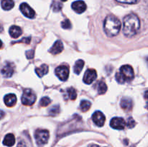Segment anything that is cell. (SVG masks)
Masks as SVG:
<instances>
[{"label": "cell", "mask_w": 148, "mask_h": 147, "mask_svg": "<svg viewBox=\"0 0 148 147\" xmlns=\"http://www.w3.org/2000/svg\"><path fill=\"white\" fill-rule=\"evenodd\" d=\"M90 147H100V146H98V145H95V144H94V145L91 146Z\"/></svg>", "instance_id": "obj_34"}, {"label": "cell", "mask_w": 148, "mask_h": 147, "mask_svg": "<svg viewBox=\"0 0 148 147\" xmlns=\"http://www.w3.org/2000/svg\"><path fill=\"white\" fill-rule=\"evenodd\" d=\"M4 101L5 105L9 108L14 106L17 102V97L14 94H8L4 98Z\"/></svg>", "instance_id": "obj_15"}, {"label": "cell", "mask_w": 148, "mask_h": 147, "mask_svg": "<svg viewBox=\"0 0 148 147\" xmlns=\"http://www.w3.org/2000/svg\"><path fill=\"white\" fill-rule=\"evenodd\" d=\"M1 7L4 10H10L14 7V3L13 0H1Z\"/></svg>", "instance_id": "obj_19"}, {"label": "cell", "mask_w": 148, "mask_h": 147, "mask_svg": "<svg viewBox=\"0 0 148 147\" xmlns=\"http://www.w3.org/2000/svg\"><path fill=\"white\" fill-rule=\"evenodd\" d=\"M103 27L106 35L108 37H114L118 35L121 30V23L116 16L108 15L106 17Z\"/></svg>", "instance_id": "obj_2"}, {"label": "cell", "mask_w": 148, "mask_h": 147, "mask_svg": "<svg viewBox=\"0 0 148 147\" xmlns=\"http://www.w3.org/2000/svg\"><path fill=\"white\" fill-rule=\"evenodd\" d=\"M61 1H67V0H61Z\"/></svg>", "instance_id": "obj_35"}, {"label": "cell", "mask_w": 148, "mask_h": 147, "mask_svg": "<svg viewBox=\"0 0 148 147\" xmlns=\"http://www.w3.org/2000/svg\"><path fill=\"white\" fill-rule=\"evenodd\" d=\"M26 56H27V59H33V56H34V51L32 50L27 51L26 52Z\"/></svg>", "instance_id": "obj_30"}, {"label": "cell", "mask_w": 148, "mask_h": 147, "mask_svg": "<svg viewBox=\"0 0 148 147\" xmlns=\"http://www.w3.org/2000/svg\"><path fill=\"white\" fill-rule=\"evenodd\" d=\"M116 1H119V2L120 3H123V4H137L140 0H116Z\"/></svg>", "instance_id": "obj_28"}, {"label": "cell", "mask_w": 148, "mask_h": 147, "mask_svg": "<svg viewBox=\"0 0 148 147\" xmlns=\"http://www.w3.org/2000/svg\"><path fill=\"white\" fill-rule=\"evenodd\" d=\"M48 71H49V66L46 64L41 65L40 67L37 68L36 69V74H37V75L39 77H42L44 75H46L48 73Z\"/></svg>", "instance_id": "obj_18"}, {"label": "cell", "mask_w": 148, "mask_h": 147, "mask_svg": "<svg viewBox=\"0 0 148 147\" xmlns=\"http://www.w3.org/2000/svg\"><path fill=\"white\" fill-rule=\"evenodd\" d=\"M9 33H10V36L12 37H13V38H17V37H19L22 35L23 30L18 26L13 25L9 30Z\"/></svg>", "instance_id": "obj_16"}, {"label": "cell", "mask_w": 148, "mask_h": 147, "mask_svg": "<svg viewBox=\"0 0 148 147\" xmlns=\"http://www.w3.org/2000/svg\"><path fill=\"white\" fill-rule=\"evenodd\" d=\"M107 91V86L106 84V83L103 81L98 83V92L99 95H103L104 93H106Z\"/></svg>", "instance_id": "obj_22"}, {"label": "cell", "mask_w": 148, "mask_h": 147, "mask_svg": "<svg viewBox=\"0 0 148 147\" xmlns=\"http://www.w3.org/2000/svg\"><path fill=\"white\" fill-rule=\"evenodd\" d=\"M140 28V21L136 14H130L126 16L123 21V33L124 35L132 37L137 34Z\"/></svg>", "instance_id": "obj_1"}, {"label": "cell", "mask_w": 148, "mask_h": 147, "mask_svg": "<svg viewBox=\"0 0 148 147\" xmlns=\"http://www.w3.org/2000/svg\"><path fill=\"white\" fill-rule=\"evenodd\" d=\"M59 113V105H54L49 110V114L52 116L58 115Z\"/></svg>", "instance_id": "obj_25"}, {"label": "cell", "mask_w": 148, "mask_h": 147, "mask_svg": "<svg viewBox=\"0 0 148 147\" xmlns=\"http://www.w3.org/2000/svg\"><path fill=\"white\" fill-rule=\"evenodd\" d=\"M145 99L148 102V90L145 92Z\"/></svg>", "instance_id": "obj_33"}, {"label": "cell", "mask_w": 148, "mask_h": 147, "mask_svg": "<svg viewBox=\"0 0 148 147\" xmlns=\"http://www.w3.org/2000/svg\"><path fill=\"white\" fill-rule=\"evenodd\" d=\"M15 143V138L14 135L12 133H8L7 135H5L3 141V144L4 145L7 146H12Z\"/></svg>", "instance_id": "obj_17"}, {"label": "cell", "mask_w": 148, "mask_h": 147, "mask_svg": "<svg viewBox=\"0 0 148 147\" xmlns=\"http://www.w3.org/2000/svg\"><path fill=\"white\" fill-rule=\"evenodd\" d=\"M61 25H62V27L64 29H66V30H68V29H70L72 27V24H71V22L69 21V20L68 19H65L61 23Z\"/></svg>", "instance_id": "obj_26"}, {"label": "cell", "mask_w": 148, "mask_h": 147, "mask_svg": "<svg viewBox=\"0 0 148 147\" xmlns=\"http://www.w3.org/2000/svg\"><path fill=\"white\" fill-rule=\"evenodd\" d=\"M35 138L38 146L47 144L49 138V133L46 130H38L35 133Z\"/></svg>", "instance_id": "obj_5"}, {"label": "cell", "mask_w": 148, "mask_h": 147, "mask_svg": "<svg viewBox=\"0 0 148 147\" xmlns=\"http://www.w3.org/2000/svg\"><path fill=\"white\" fill-rule=\"evenodd\" d=\"M97 78V73L95 69H89L85 71L83 77V81L87 84H90Z\"/></svg>", "instance_id": "obj_9"}, {"label": "cell", "mask_w": 148, "mask_h": 147, "mask_svg": "<svg viewBox=\"0 0 148 147\" xmlns=\"http://www.w3.org/2000/svg\"><path fill=\"white\" fill-rule=\"evenodd\" d=\"M62 4L59 2V1H54L52 4V9H53V12H59L62 10Z\"/></svg>", "instance_id": "obj_24"}, {"label": "cell", "mask_w": 148, "mask_h": 147, "mask_svg": "<svg viewBox=\"0 0 148 147\" xmlns=\"http://www.w3.org/2000/svg\"><path fill=\"white\" fill-rule=\"evenodd\" d=\"M110 125L112 128L116 130H123L126 126V122L124 118L116 117L111 119L110 122Z\"/></svg>", "instance_id": "obj_8"}, {"label": "cell", "mask_w": 148, "mask_h": 147, "mask_svg": "<svg viewBox=\"0 0 148 147\" xmlns=\"http://www.w3.org/2000/svg\"><path fill=\"white\" fill-rule=\"evenodd\" d=\"M121 108L126 111H130L132 109L133 102L132 99L130 97H124L121 99V103H120Z\"/></svg>", "instance_id": "obj_14"}, {"label": "cell", "mask_w": 148, "mask_h": 147, "mask_svg": "<svg viewBox=\"0 0 148 147\" xmlns=\"http://www.w3.org/2000/svg\"><path fill=\"white\" fill-rule=\"evenodd\" d=\"M14 66L12 63H7L1 69V74L4 77H11L14 74Z\"/></svg>", "instance_id": "obj_12"}, {"label": "cell", "mask_w": 148, "mask_h": 147, "mask_svg": "<svg viewBox=\"0 0 148 147\" xmlns=\"http://www.w3.org/2000/svg\"><path fill=\"white\" fill-rule=\"evenodd\" d=\"M84 65H85V62H84V61L82 60L77 61L75 66H74V72H75L76 74L77 75L79 74L81 71L82 70V68L84 67Z\"/></svg>", "instance_id": "obj_20"}, {"label": "cell", "mask_w": 148, "mask_h": 147, "mask_svg": "<svg viewBox=\"0 0 148 147\" xmlns=\"http://www.w3.org/2000/svg\"><path fill=\"white\" fill-rule=\"evenodd\" d=\"M72 8L77 14H82V13H83L86 10L87 6L83 1L78 0V1H74L72 3Z\"/></svg>", "instance_id": "obj_11"}, {"label": "cell", "mask_w": 148, "mask_h": 147, "mask_svg": "<svg viewBox=\"0 0 148 147\" xmlns=\"http://www.w3.org/2000/svg\"><path fill=\"white\" fill-rule=\"evenodd\" d=\"M64 50V45L61 40H56L49 50V52L53 55H57Z\"/></svg>", "instance_id": "obj_13"}, {"label": "cell", "mask_w": 148, "mask_h": 147, "mask_svg": "<svg viewBox=\"0 0 148 147\" xmlns=\"http://www.w3.org/2000/svg\"><path fill=\"white\" fill-rule=\"evenodd\" d=\"M135 124H136L135 121H134V120L132 118H129L128 121H127V126H128L129 128H133V127H134Z\"/></svg>", "instance_id": "obj_29"}, {"label": "cell", "mask_w": 148, "mask_h": 147, "mask_svg": "<svg viewBox=\"0 0 148 147\" xmlns=\"http://www.w3.org/2000/svg\"><path fill=\"white\" fill-rule=\"evenodd\" d=\"M91 103L88 100H82L80 102V109L82 112H87L90 108Z\"/></svg>", "instance_id": "obj_23"}, {"label": "cell", "mask_w": 148, "mask_h": 147, "mask_svg": "<svg viewBox=\"0 0 148 147\" xmlns=\"http://www.w3.org/2000/svg\"><path fill=\"white\" fill-rule=\"evenodd\" d=\"M134 70L130 65H124L120 69V71L116 74V79L119 84H124L126 82H130L134 79Z\"/></svg>", "instance_id": "obj_3"}, {"label": "cell", "mask_w": 148, "mask_h": 147, "mask_svg": "<svg viewBox=\"0 0 148 147\" xmlns=\"http://www.w3.org/2000/svg\"><path fill=\"white\" fill-rule=\"evenodd\" d=\"M92 121L98 127H102L105 123V115L101 111H95L92 116Z\"/></svg>", "instance_id": "obj_10"}, {"label": "cell", "mask_w": 148, "mask_h": 147, "mask_svg": "<svg viewBox=\"0 0 148 147\" xmlns=\"http://www.w3.org/2000/svg\"><path fill=\"white\" fill-rule=\"evenodd\" d=\"M36 100V96L31 89H25L22 95V103L26 106H30L33 105Z\"/></svg>", "instance_id": "obj_4"}, {"label": "cell", "mask_w": 148, "mask_h": 147, "mask_svg": "<svg viewBox=\"0 0 148 147\" xmlns=\"http://www.w3.org/2000/svg\"><path fill=\"white\" fill-rule=\"evenodd\" d=\"M17 147H27L26 146V144L24 141H21L19 142V144H17Z\"/></svg>", "instance_id": "obj_32"}, {"label": "cell", "mask_w": 148, "mask_h": 147, "mask_svg": "<svg viewBox=\"0 0 148 147\" xmlns=\"http://www.w3.org/2000/svg\"><path fill=\"white\" fill-rule=\"evenodd\" d=\"M55 74L60 80L66 81L69 77V70L66 66H59L55 70Z\"/></svg>", "instance_id": "obj_6"}, {"label": "cell", "mask_w": 148, "mask_h": 147, "mask_svg": "<svg viewBox=\"0 0 148 147\" xmlns=\"http://www.w3.org/2000/svg\"><path fill=\"white\" fill-rule=\"evenodd\" d=\"M21 42H23V43L28 44L30 42V37H25V38H23V40L19 41V43H21Z\"/></svg>", "instance_id": "obj_31"}, {"label": "cell", "mask_w": 148, "mask_h": 147, "mask_svg": "<svg viewBox=\"0 0 148 147\" xmlns=\"http://www.w3.org/2000/svg\"><path fill=\"white\" fill-rule=\"evenodd\" d=\"M51 103V99L48 97H44L40 101V105L41 107H46Z\"/></svg>", "instance_id": "obj_27"}, {"label": "cell", "mask_w": 148, "mask_h": 147, "mask_svg": "<svg viewBox=\"0 0 148 147\" xmlns=\"http://www.w3.org/2000/svg\"><path fill=\"white\" fill-rule=\"evenodd\" d=\"M66 94L67 97L71 100H75L77 97V92L74 88L70 87L66 89Z\"/></svg>", "instance_id": "obj_21"}, {"label": "cell", "mask_w": 148, "mask_h": 147, "mask_svg": "<svg viewBox=\"0 0 148 147\" xmlns=\"http://www.w3.org/2000/svg\"><path fill=\"white\" fill-rule=\"evenodd\" d=\"M20 10L21 12L26 17L30 19H33L36 17V12L34 10L27 4V3H22L20 6Z\"/></svg>", "instance_id": "obj_7"}]
</instances>
